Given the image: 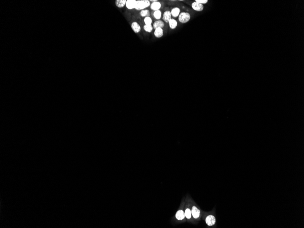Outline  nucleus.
<instances>
[{"label":"nucleus","instance_id":"obj_1","mask_svg":"<svg viewBox=\"0 0 304 228\" xmlns=\"http://www.w3.org/2000/svg\"><path fill=\"white\" fill-rule=\"evenodd\" d=\"M150 5V1L148 0H137L135 9L137 10H143L144 9L149 7Z\"/></svg>","mask_w":304,"mask_h":228},{"label":"nucleus","instance_id":"obj_2","mask_svg":"<svg viewBox=\"0 0 304 228\" xmlns=\"http://www.w3.org/2000/svg\"><path fill=\"white\" fill-rule=\"evenodd\" d=\"M190 18L191 16L190 14L188 12H181L179 15L178 20L182 23H185L190 20Z\"/></svg>","mask_w":304,"mask_h":228},{"label":"nucleus","instance_id":"obj_3","mask_svg":"<svg viewBox=\"0 0 304 228\" xmlns=\"http://www.w3.org/2000/svg\"><path fill=\"white\" fill-rule=\"evenodd\" d=\"M205 221H206V223L208 226H211L215 225V223H216V218L214 215H209L206 218Z\"/></svg>","mask_w":304,"mask_h":228},{"label":"nucleus","instance_id":"obj_4","mask_svg":"<svg viewBox=\"0 0 304 228\" xmlns=\"http://www.w3.org/2000/svg\"><path fill=\"white\" fill-rule=\"evenodd\" d=\"M192 8L196 11H201L202 10H203L204 9V6L203 5H202L201 4L198 3V2L195 1L194 2H193L192 4Z\"/></svg>","mask_w":304,"mask_h":228},{"label":"nucleus","instance_id":"obj_5","mask_svg":"<svg viewBox=\"0 0 304 228\" xmlns=\"http://www.w3.org/2000/svg\"><path fill=\"white\" fill-rule=\"evenodd\" d=\"M137 0H127L126 3L127 7L130 10L135 9Z\"/></svg>","mask_w":304,"mask_h":228},{"label":"nucleus","instance_id":"obj_6","mask_svg":"<svg viewBox=\"0 0 304 228\" xmlns=\"http://www.w3.org/2000/svg\"><path fill=\"white\" fill-rule=\"evenodd\" d=\"M171 12L169 10H167L164 12V15H163V19L164 20L165 22L168 23L169 20L171 19Z\"/></svg>","mask_w":304,"mask_h":228},{"label":"nucleus","instance_id":"obj_7","mask_svg":"<svg viewBox=\"0 0 304 228\" xmlns=\"http://www.w3.org/2000/svg\"><path fill=\"white\" fill-rule=\"evenodd\" d=\"M191 213L195 218H198L200 214V211L195 206H193L192 209Z\"/></svg>","mask_w":304,"mask_h":228},{"label":"nucleus","instance_id":"obj_8","mask_svg":"<svg viewBox=\"0 0 304 228\" xmlns=\"http://www.w3.org/2000/svg\"><path fill=\"white\" fill-rule=\"evenodd\" d=\"M161 7V5L159 2H153L152 4L151 5V9L152 10H154V11H156V10H159V9Z\"/></svg>","mask_w":304,"mask_h":228},{"label":"nucleus","instance_id":"obj_9","mask_svg":"<svg viewBox=\"0 0 304 228\" xmlns=\"http://www.w3.org/2000/svg\"><path fill=\"white\" fill-rule=\"evenodd\" d=\"M154 36L157 38H161L164 34V31L162 28H157L155 29L154 31Z\"/></svg>","mask_w":304,"mask_h":228},{"label":"nucleus","instance_id":"obj_10","mask_svg":"<svg viewBox=\"0 0 304 228\" xmlns=\"http://www.w3.org/2000/svg\"><path fill=\"white\" fill-rule=\"evenodd\" d=\"M132 28L135 33H138L141 30L140 25L136 22H133L131 25Z\"/></svg>","mask_w":304,"mask_h":228},{"label":"nucleus","instance_id":"obj_11","mask_svg":"<svg viewBox=\"0 0 304 228\" xmlns=\"http://www.w3.org/2000/svg\"><path fill=\"white\" fill-rule=\"evenodd\" d=\"M164 24L163 21L161 20H158L154 22L153 25V27L155 29L157 28H162L164 27Z\"/></svg>","mask_w":304,"mask_h":228},{"label":"nucleus","instance_id":"obj_12","mask_svg":"<svg viewBox=\"0 0 304 228\" xmlns=\"http://www.w3.org/2000/svg\"><path fill=\"white\" fill-rule=\"evenodd\" d=\"M185 213L182 210L178 211L176 214V218L178 220H182L185 217Z\"/></svg>","mask_w":304,"mask_h":228},{"label":"nucleus","instance_id":"obj_13","mask_svg":"<svg viewBox=\"0 0 304 228\" xmlns=\"http://www.w3.org/2000/svg\"><path fill=\"white\" fill-rule=\"evenodd\" d=\"M180 12V10L179 8L175 7L173 8L171 11V15L174 17H176L179 16Z\"/></svg>","mask_w":304,"mask_h":228},{"label":"nucleus","instance_id":"obj_14","mask_svg":"<svg viewBox=\"0 0 304 228\" xmlns=\"http://www.w3.org/2000/svg\"><path fill=\"white\" fill-rule=\"evenodd\" d=\"M168 23H169V27L172 29H175L176 27H177L178 25L177 21L173 19H171V20H169Z\"/></svg>","mask_w":304,"mask_h":228},{"label":"nucleus","instance_id":"obj_15","mask_svg":"<svg viewBox=\"0 0 304 228\" xmlns=\"http://www.w3.org/2000/svg\"><path fill=\"white\" fill-rule=\"evenodd\" d=\"M126 0H117L115 1V3L117 7L119 8H122L126 5Z\"/></svg>","mask_w":304,"mask_h":228},{"label":"nucleus","instance_id":"obj_16","mask_svg":"<svg viewBox=\"0 0 304 228\" xmlns=\"http://www.w3.org/2000/svg\"><path fill=\"white\" fill-rule=\"evenodd\" d=\"M140 15L142 17H148L150 16L149 11L147 10H143L140 12Z\"/></svg>","mask_w":304,"mask_h":228},{"label":"nucleus","instance_id":"obj_17","mask_svg":"<svg viewBox=\"0 0 304 228\" xmlns=\"http://www.w3.org/2000/svg\"><path fill=\"white\" fill-rule=\"evenodd\" d=\"M161 11L160 10H156L155 11L154 13V17H155V18H156V19L159 20L160 19L161 17Z\"/></svg>","mask_w":304,"mask_h":228},{"label":"nucleus","instance_id":"obj_18","mask_svg":"<svg viewBox=\"0 0 304 228\" xmlns=\"http://www.w3.org/2000/svg\"><path fill=\"white\" fill-rule=\"evenodd\" d=\"M144 29L145 31L147 32H151L153 30V28L151 25H145L144 26Z\"/></svg>","mask_w":304,"mask_h":228},{"label":"nucleus","instance_id":"obj_19","mask_svg":"<svg viewBox=\"0 0 304 228\" xmlns=\"http://www.w3.org/2000/svg\"><path fill=\"white\" fill-rule=\"evenodd\" d=\"M144 22H145V25H151V23L152 22V20L151 18L149 17H145L144 20Z\"/></svg>","mask_w":304,"mask_h":228},{"label":"nucleus","instance_id":"obj_20","mask_svg":"<svg viewBox=\"0 0 304 228\" xmlns=\"http://www.w3.org/2000/svg\"><path fill=\"white\" fill-rule=\"evenodd\" d=\"M185 215L186 216V217L187 218H190L191 217V212L190 211V210L189 208H187L186 209L185 212Z\"/></svg>","mask_w":304,"mask_h":228},{"label":"nucleus","instance_id":"obj_21","mask_svg":"<svg viewBox=\"0 0 304 228\" xmlns=\"http://www.w3.org/2000/svg\"><path fill=\"white\" fill-rule=\"evenodd\" d=\"M195 1L198 2V3L201 4L202 5H203L204 4L207 3L208 1V0H196Z\"/></svg>","mask_w":304,"mask_h":228},{"label":"nucleus","instance_id":"obj_22","mask_svg":"<svg viewBox=\"0 0 304 228\" xmlns=\"http://www.w3.org/2000/svg\"><path fill=\"white\" fill-rule=\"evenodd\" d=\"M149 1H153V2H154L157 1V0H149Z\"/></svg>","mask_w":304,"mask_h":228}]
</instances>
